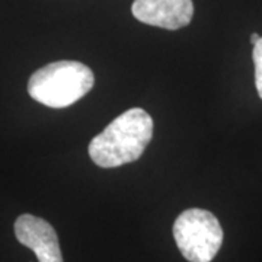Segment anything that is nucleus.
I'll return each instance as SVG.
<instances>
[{
    "label": "nucleus",
    "mask_w": 262,
    "mask_h": 262,
    "mask_svg": "<svg viewBox=\"0 0 262 262\" xmlns=\"http://www.w3.org/2000/svg\"><path fill=\"white\" fill-rule=\"evenodd\" d=\"M151 137V117L141 108H131L92 139L89 156L101 168H118L140 159Z\"/></svg>",
    "instance_id": "f257e3e1"
},
{
    "label": "nucleus",
    "mask_w": 262,
    "mask_h": 262,
    "mask_svg": "<svg viewBox=\"0 0 262 262\" xmlns=\"http://www.w3.org/2000/svg\"><path fill=\"white\" fill-rule=\"evenodd\" d=\"M94 84V72L88 66L63 60L34 72L28 80V94L46 106L66 108L89 94Z\"/></svg>",
    "instance_id": "f03ea898"
},
{
    "label": "nucleus",
    "mask_w": 262,
    "mask_h": 262,
    "mask_svg": "<svg viewBox=\"0 0 262 262\" xmlns=\"http://www.w3.org/2000/svg\"><path fill=\"white\" fill-rule=\"evenodd\" d=\"M172 232L179 252L189 262H211L223 244L220 222L203 208H188L181 213Z\"/></svg>",
    "instance_id": "7ed1b4c3"
},
{
    "label": "nucleus",
    "mask_w": 262,
    "mask_h": 262,
    "mask_svg": "<svg viewBox=\"0 0 262 262\" xmlns=\"http://www.w3.org/2000/svg\"><path fill=\"white\" fill-rule=\"evenodd\" d=\"M133 16L151 27L177 31L194 16L192 0H134Z\"/></svg>",
    "instance_id": "20e7f679"
},
{
    "label": "nucleus",
    "mask_w": 262,
    "mask_h": 262,
    "mask_svg": "<svg viewBox=\"0 0 262 262\" xmlns=\"http://www.w3.org/2000/svg\"><path fill=\"white\" fill-rule=\"evenodd\" d=\"M18 242L37 255L38 262H63V255L54 227L37 215L22 214L15 222Z\"/></svg>",
    "instance_id": "39448f33"
},
{
    "label": "nucleus",
    "mask_w": 262,
    "mask_h": 262,
    "mask_svg": "<svg viewBox=\"0 0 262 262\" xmlns=\"http://www.w3.org/2000/svg\"><path fill=\"white\" fill-rule=\"evenodd\" d=\"M252 58L253 66H255V86H256L259 98L262 99V37L253 46Z\"/></svg>",
    "instance_id": "423d86ee"
},
{
    "label": "nucleus",
    "mask_w": 262,
    "mask_h": 262,
    "mask_svg": "<svg viewBox=\"0 0 262 262\" xmlns=\"http://www.w3.org/2000/svg\"><path fill=\"white\" fill-rule=\"evenodd\" d=\"M259 38H261V35H258V34H252V35H251V42L255 46V44L259 41Z\"/></svg>",
    "instance_id": "0eeeda50"
}]
</instances>
